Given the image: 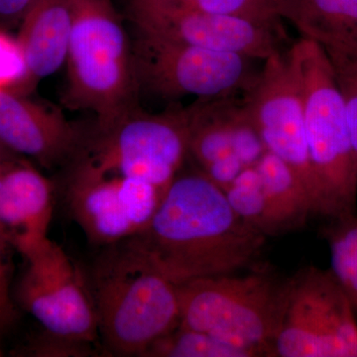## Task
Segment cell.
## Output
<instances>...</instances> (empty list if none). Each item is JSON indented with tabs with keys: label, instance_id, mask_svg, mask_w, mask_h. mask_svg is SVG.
I'll use <instances>...</instances> for the list:
<instances>
[{
	"label": "cell",
	"instance_id": "obj_22",
	"mask_svg": "<svg viewBox=\"0 0 357 357\" xmlns=\"http://www.w3.org/2000/svg\"><path fill=\"white\" fill-rule=\"evenodd\" d=\"M321 47L330 60L333 76L342 93L357 159V46L325 45Z\"/></svg>",
	"mask_w": 357,
	"mask_h": 357
},
{
	"label": "cell",
	"instance_id": "obj_19",
	"mask_svg": "<svg viewBox=\"0 0 357 357\" xmlns=\"http://www.w3.org/2000/svg\"><path fill=\"white\" fill-rule=\"evenodd\" d=\"M142 357H256L218 338L178 323L150 345Z\"/></svg>",
	"mask_w": 357,
	"mask_h": 357
},
{
	"label": "cell",
	"instance_id": "obj_14",
	"mask_svg": "<svg viewBox=\"0 0 357 357\" xmlns=\"http://www.w3.org/2000/svg\"><path fill=\"white\" fill-rule=\"evenodd\" d=\"M53 184L27 162L9 169L0 183V236L22 251L48 237Z\"/></svg>",
	"mask_w": 357,
	"mask_h": 357
},
{
	"label": "cell",
	"instance_id": "obj_11",
	"mask_svg": "<svg viewBox=\"0 0 357 357\" xmlns=\"http://www.w3.org/2000/svg\"><path fill=\"white\" fill-rule=\"evenodd\" d=\"M73 163L66 202L91 243L105 248L145 229L165 192L142 178L103 172L79 159Z\"/></svg>",
	"mask_w": 357,
	"mask_h": 357
},
{
	"label": "cell",
	"instance_id": "obj_13",
	"mask_svg": "<svg viewBox=\"0 0 357 357\" xmlns=\"http://www.w3.org/2000/svg\"><path fill=\"white\" fill-rule=\"evenodd\" d=\"M86 138L58 110L0 89V139L16 153L53 168L73 161Z\"/></svg>",
	"mask_w": 357,
	"mask_h": 357
},
{
	"label": "cell",
	"instance_id": "obj_6",
	"mask_svg": "<svg viewBox=\"0 0 357 357\" xmlns=\"http://www.w3.org/2000/svg\"><path fill=\"white\" fill-rule=\"evenodd\" d=\"M272 356L357 357L354 306L332 270L310 266L287 279Z\"/></svg>",
	"mask_w": 357,
	"mask_h": 357
},
{
	"label": "cell",
	"instance_id": "obj_23",
	"mask_svg": "<svg viewBox=\"0 0 357 357\" xmlns=\"http://www.w3.org/2000/svg\"><path fill=\"white\" fill-rule=\"evenodd\" d=\"M22 356L36 357H86L96 354L93 342L63 337L43 330L22 349Z\"/></svg>",
	"mask_w": 357,
	"mask_h": 357
},
{
	"label": "cell",
	"instance_id": "obj_17",
	"mask_svg": "<svg viewBox=\"0 0 357 357\" xmlns=\"http://www.w3.org/2000/svg\"><path fill=\"white\" fill-rule=\"evenodd\" d=\"M279 14L321 46H357V0H279Z\"/></svg>",
	"mask_w": 357,
	"mask_h": 357
},
{
	"label": "cell",
	"instance_id": "obj_3",
	"mask_svg": "<svg viewBox=\"0 0 357 357\" xmlns=\"http://www.w3.org/2000/svg\"><path fill=\"white\" fill-rule=\"evenodd\" d=\"M66 102L96 115V132H107L134 112L139 89L133 51L112 0H70Z\"/></svg>",
	"mask_w": 357,
	"mask_h": 357
},
{
	"label": "cell",
	"instance_id": "obj_26",
	"mask_svg": "<svg viewBox=\"0 0 357 357\" xmlns=\"http://www.w3.org/2000/svg\"><path fill=\"white\" fill-rule=\"evenodd\" d=\"M36 0H0V24L22 21Z\"/></svg>",
	"mask_w": 357,
	"mask_h": 357
},
{
	"label": "cell",
	"instance_id": "obj_29",
	"mask_svg": "<svg viewBox=\"0 0 357 357\" xmlns=\"http://www.w3.org/2000/svg\"><path fill=\"white\" fill-rule=\"evenodd\" d=\"M1 177H2V175H0V183H1Z\"/></svg>",
	"mask_w": 357,
	"mask_h": 357
},
{
	"label": "cell",
	"instance_id": "obj_18",
	"mask_svg": "<svg viewBox=\"0 0 357 357\" xmlns=\"http://www.w3.org/2000/svg\"><path fill=\"white\" fill-rule=\"evenodd\" d=\"M259 173L277 231H289L306 225L314 215L307 190L285 162L266 151L255 166Z\"/></svg>",
	"mask_w": 357,
	"mask_h": 357
},
{
	"label": "cell",
	"instance_id": "obj_16",
	"mask_svg": "<svg viewBox=\"0 0 357 357\" xmlns=\"http://www.w3.org/2000/svg\"><path fill=\"white\" fill-rule=\"evenodd\" d=\"M243 95L199 98L185 110L189 155L204 172L234 151V128Z\"/></svg>",
	"mask_w": 357,
	"mask_h": 357
},
{
	"label": "cell",
	"instance_id": "obj_2",
	"mask_svg": "<svg viewBox=\"0 0 357 357\" xmlns=\"http://www.w3.org/2000/svg\"><path fill=\"white\" fill-rule=\"evenodd\" d=\"M89 286L98 335L110 356L142 357L180 323L177 285L126 241L105 246Z\"/></svg>",
	"mask_w": 357,
	"mask_h": 357
},
{
	"label": "cell",
	"instance_id": "obj_1",
	"mask_svg": "<svg viewBox=\"0 0 357 357\" xmlns=\"http://www.w3.org/2000/svg\"><path fill=\"white\" fill-rule=\"evenodd\" d=\"M265 241L237 215L222 188L198 172L176 176L145 229L126 241L178 285L245 269Z\"/></svg>",
	"mask_w": 357,
	"mask_h": 357
},
{
	"label": "cell",
	"instance_id": "obj_7",
	"mask_svg": "<svg viewBox=\"0 0 357 357\" xmlns=\"http://www.w3.org/2000/svg\"><path fill=\"white\" fill-rule=\"evenodd\" d=\"M138 86L164 98L244 95L260 70L256 59L168 41L138 33L133 49Z\"/></svg>",
	"mask_w": 357,
	"mask_h": 357
},
{
	"label": "cell",
	"instance_id": "obj_24",
	"mask_svg": "<svg viewBox=\"0 0 357 357\" xmlns=\"http://www.w3.org/2000/svg\"><path fill=\"white\" fill-rule=\"evenodd\" d=\"M23 82L28 70L20 42L0 28V89L11 91Z\"/></svg>",
	"mask_w": 357,
	"mask_h": 357
},
{
	"label": "cell",
	"instance_id": "obj_25",
	"mask_svg": "<svg viewBox=\"0 0 357 357\" xmlns=\"http://www.w3.org/2000/svg\"><path fill=\"white\" fill-rule=\"evenodd\" d=\"M9 244L0 236V335L13 328L20 319L16 303L11 295V264Z\"/></svg>",
	"mask_w": 357,
	"mask_h": 357
},
{
	"label": "cell",
	"instance_id": "obj_12",
	"mask_svg": "<svg viewBox=\"0 0 357 357\" xmlns=\"http://www.w3.org/2000/svg\"><path fill=\"white\" fill-rule=\"evenodd\" d=\"M243 100L267 151L285 162L297 176L318 215L319 188L307 144L304 105L287 49L264 61L257 81Z\"/></svg>",
	"mask_w": 357,
	"mask_h": 357
},
{
	"label": "cell",
	"instance_id": "obj_10",
	"mask_svg": "<svg viewBox=\"0 0 357 357\" xmlns=\"http://www.w3.org/2000/svg\"><path fill=\"white\" fill-rule=\"evenodd\" d=\"M20 253L27 261L16 292L20 306L47 332L95 344L100 335L89 283L64 249L46 237Z\"/></svg>",
	"mask_w": 357,
	"mask_h": 357
},
{
	"label": "cell",
	"instance_id": "obj_4",
	"mask_svg": "<svg viewBox=\"0 0 357 357\" xmlns=\"http://www.w3.org/2000/svg\"><path fill=\"white\" fill-rule=\"evenodd\" d=\"M304 105L307 144L319 188L318 215H357V159L342 93L325 50L301 37L287 49Z\"/></svg>",
	"mask_w": 357,
	"mask_h": 357
},
{
	"label": "cell",
	"instance_id": "obj_21",
	"mask_svg": "<svg viewBox=\"0 0 357 357\" xmlns=\"http://www.w3.org/2000/svg\"><path fill=\"white\" fill-rule=\"evenodd\" d=\"M325 234L332 255V272L357 310V215L331 220Z\"/></svg>",
	"mask_w": 357,
	"mask_h": 357
},
{
	"label": "cell",
	"instance_id": "obj_28",
	"mask_svg": "<svg viewBox=\"0 0 357 357\" xmlns=\"http://www.w3.org/2000/svg\"><path fill=\"white\" fill-rule=\"evenodd\" d=\"M0 356H2V351H1V349H0Z\"/></svg>",
	"mask_w": 357,
	"mask_h": 357
},
{
	"label": "cell",
	"instance_id": "obj_15",
	"mask_svg": "<svg viewBox=\"0 0 357 357\" xmlns=\"http://www.w3.org/2000/svg\"><path fill=\"white\" fill-rule=\"evenodd\" d=\"M70 0H36L21 21L20 42L30 81L50 77L67 60L72 32Z\"/></svg>",
	"mask_w": 357,
	"mask_h": 357
},
{
	"label": "cell",
	"instance_id": "obj_27",
	"mask_svg": "<svg viewBox=\"0 0 357 357\" xmlns=\"http://www.w3.org/2000/svg\"><path fill=\"white\" fill-rule=\"evenodd\" d=\"M23 162L20 155L14 152L0 139V175H3L9 169Z\"/></svg>",
	"mask_w": 357,
	"mask_h": 357
},
{
	"label": "cell",
	"instance_id": "obj_8",
	"mask_svg": "<svg viewBox=\"0 0 357 357\" xmlns=\"http://www.w3.org/2000/svg\"><path fill=\"white\" fill-rule=\"evenodd\" d=\"M189 155L185 109L131 112L107 132L84 141L74 159L103 171L142 178L165 192Z\"/></svg>",
	"mask_w": 357,
	"mask_h": 357
},
{
	"label": "cell",
	"instance_id": "obj_5",
	"mask_svg": "<svg viewBox=\"0 0 357 357\" xmlns=\"http://www.w3.org/2000/svg\"><path fill=\"white\" fill-rule=\"evenodd\" d=\"M287 279L257 269L178 284L180 323L248 349L256 357L272 356L285 306Z\"/></svg>",
	"mask_w": 357,
	"mask_h": 357
},
{
	"label": "cell",
	"instance_id": "obj_20",
	"mask_svg": "<svg viewBox=\"0 0 357 357\" xmlns=\"http://www.w3.org/2000/svg\"><path fill=\"white\" fill-rule=\"evenodd\" d=\"M234 210L244 222L264 236H277L261 178L255 167L244 169L225 192Z\"/></svg>",
	"mask_w": 357,
	"mask_h": 357
},
{
	"label": "cell",
	"instance_id": "obj_9",
	"mask_svg": "<svg viewBox=\"0 0 357 357\" xmlns=\"http://www.w3.org/2000/svg\"><path fill=\"white\" fill-rule=\"evenodd\" d=\"M137 33L265 61L283 51L281 24L206 13L178 0H128Z\"/></svg>",
	"mask_w": 357,
	"mask_h": 357
}]
</instances>
